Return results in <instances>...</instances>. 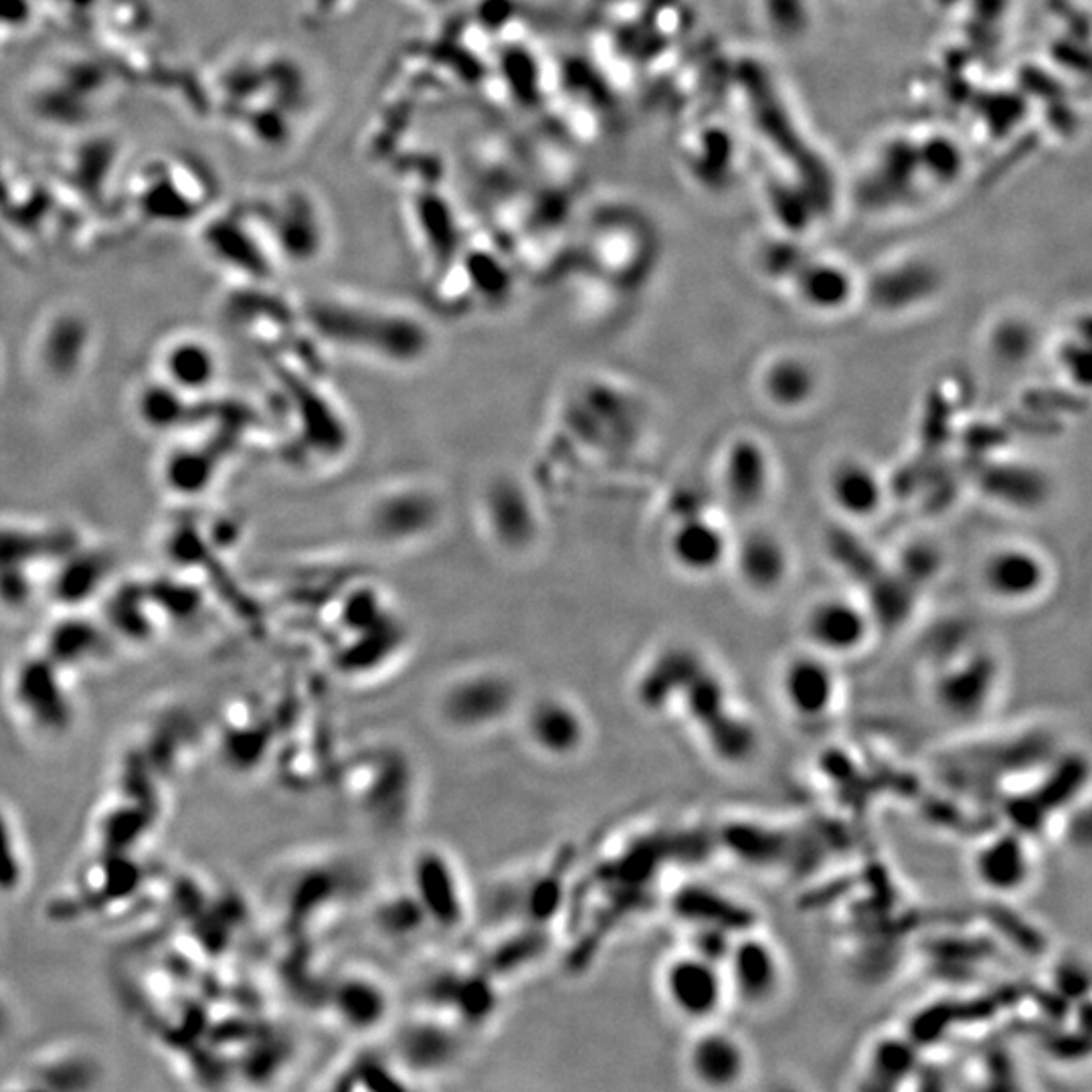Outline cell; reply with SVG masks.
I'll use <instances>...</instances> for the list:
<instances>
[{"label":"cell","instance_id":"15","mask_svg":"<svg viewBox=\"0 0 1092 1092\" xmlns=\"http://www.w3.org/2000/svg\"><path fill=\"white\" fill-rule=\"evenodd\" d=\"M13 690L15 708L32 732L55 738L73 725V704L51 672L23 666L13 680Z\"/></svg>","mask_w":1092,"mask_h":1092},{"label":"cell","instance_id":"7","mask_svg":"<svg viewBox=\"0 0 1092 1092\" xmlns=\"http://www.w3.org/2000/svg\"><path fill=\"white\" fill-rule=\"evenodd\" d=\"M777 478L771 446L755 433H736L719 457V484L728 504L743 513H757L769 502Z\"/></svg>","mask_w":1092,"mask_h":1092},{"label":"cell","instance_id":"22","mask_svg":"<svg viewBox=\"0 0 1092 1092\" xmlns=\"http://www.w3.org/2000/svg\"><path fill=\"white\" fill-rule=\"evenodd\" d=\"M170 377L184 385H205L209 383L212 363L205 346L199 344H179L168 355Z\"/></svg>","mask_w":1092,"mask_h":1092},{"label":"cell","instance_id":"6","mask_svg":"<svg viewBox=\"0 0 1092 1092\" xmlns=\"http://www.w3.org/2000/svg\"><path fill=\"white\" fill-rule=\"evenodd\" d=\"M1052 583L1048 556L1028 543L1009 541L994 546L979 565V585L987 599L1001 607H1028L1040 601Z\"/></svg>","mask_w":1092,"mask_h":1092},{"label":"cell","instance_id":"17","mask_svg":"<svg viewBox=\"0 0 1092 1092\" xmlns=\"http://www.w3.org/2000/svg\"><path fill=\"white\" fill-rule=\"evenodd\" d=\"M788 286L795 302L823 318L846 312L860 292L848 268L818 257H807Z\"/></svg>","mask_w":1092,"mask_h":1092},{"label":"cell","instance_id":"24","mask_svg":"<svg viewBox=\"0 0 1092 1092\" xmlns=\"http://www.w3.org/2000/svg\"><path fill=\"white\" fill-rule=\"evenodd\" d=\"M10 1011L13 1009H10L8 1001L0 996V1042L10 1033V1026H13V1014Z\"/></svg>","mask_w":1092,"mask_h":1092},{"label":"cell","instance_id":"20","mask_svg":"<svg viewBox=\"0 0 1092 1092\" xmlns=\"http://www.w3.org/2000/svg\"><path fill=\"white\" fill-rule=\"evenodd\" d=\"M945 563V554L935 541L914 539L898 550L892 569L918 591H925L939 578Z\"/></svg>","mask_w":1092,"mask_h":1092},{"label":"cell","instance_id":"10","mask_svg":"<svg viewBox=\"0 0 1092 1092\" xmlns=\"http://www.w3.org/2000/svg\"><path fill=\"white\" fill-rule=\"evenodd\" d=\"M732 541L727 526L708 510H688L669 530L667 556L680 573L706 578L727 569Z\"/></svg>","mask_w":1092,"mask_h":1092},{"label":"cell","instance_id":"9","mask_svg":"<svg viewBox=\"0 0 1092 1092\" xmlns=\"http://www.w3.org/2000/svg\"><path fill=\"white\" fill-rule=\"evenodd\" d=\"M975 884L998 898H1016L1028 892L1038 872V858L1030 836L1022 829H1000L977 844L970 860Z\"/></svg>","mask_w":1092,"mask_h":1092},{"label":"cell","instance_id":"5","mask_svg":"<svg viewBox=\"0 0 1092 1092\" xmlns=\"http://www.w3.org/2000/svg\"><path fill=\"white\" fill-rule=\"evenodd\" d=\"M877 634V623L862 597L821 595L801 615L803 645L838 664L864 654Z\"/></svg>","mask_w":1092,"mask_h":1092},{"label":"cell","instance_id":"16","mask_svg":"<svg viewBox=\"0 0 1092 1092\" xmlns=\"http://www.w3.org/2000/svg\"><path fill=\"white\" fill-rule=\"evenodd\" d=\"M981 494L1009 513H1033L1046 506L1052 482L1046 472L1024 459H998L979 476Z\"/></svg>","mask_w":1092,"mask_h":1092},{"label":"cell","instance_id":"2","mask_svg":"<svg viewBox=\"0 0 1092 1092\" xmlns=\"http://www.w3.org/2000/svg\"><path fill=\"white\" fill-rule=\"evenodd\" d=\"M660 994L667 1009L692 1028L719 1022L730 1005L723 961L695 947L672 955L664 963Z\"/></svg>","mask_w":1092,"mask_h":1092},{"label":"cell","instance_id":"12","mask_svg":"<svg viewBox=\"0 0 1092 1092\" xmlns=\"http://www.w3.org/2000/svg\"><path fill=\"white\" fill-rule=\"evenodd\" d=\"M728 569L751 595L773 597L786 589L791 578L793 552L775 530L751 528L732 541Z\"/></svg>","mask_w":1092,"mask_h":1092},{"label":"cell","instance_id":"8","mask_svg":"<svg viewBox=\"0 0 1092 1092\" xmlns=\"http://www.w3.org/2000/svg\"><path fill=\"white\" fill-rule=\"evenodd\" d=\"M684 1068L688 1078L704 1091H736L753 1074V1052L741 1033L714 1022L695 1028L686 1046Z\"/></svg>","mask_w":1092,"mask_h":1092},{"label":"cell","instance_id":"4","mask_svg":"<svg viewBox=\"0 0 1092 1092\" xmlns=\"http://www.w3.org/2000/svg\"><path fill=\"white\" fill-rule=\"evenodd\" d=\"M779 704L801 725H821L834 719L842 700L838 662L810 647L788 654L775 674Z\"/></svg>","mask_w":1092,"mask_h":1092},{"label":"cell","instance_id":"14","mask_svg":"<svg viewBox=\"0 0 1092 1092\" xmlns=\"http://www.w3.org/2000/svg\"><path fill=\"white\" fill-rule=\"evenodd\" d=\"M940 275L923 259H907L880 270L866 286V300L888 318L909 316L933 302L940 292Z\"/></svg>","mask_w":1092,"mask_h":1092},{"label":"cell","instance_id":"11","mask_svg":"<svg viewBox=\"0 0 1092 1092\" xmlns=\"http://www.w3.org/2000/svg\"><path fill=\"white\" fill-rule=\"evenodd\" d=\"M823 391L819 364L801 350H779L765 359L757 372L760 401L779 415L810 411Z\"/></svg>","mask_w":1092,"mask_h":1092},{"label":"cell","instance_id":"18","mask_svg":"<svg viewBox=\"0 0 1092 1092\" xmlns=\"http://www.w3.org/2000/svg\"><path fill=\"white\" fill-rule=\"evenodd\" d=\"M987 359L1001 370L1028 368L1042 350V333L1026 314H1001L983 336Z\"/></svg>","mask_w":1092,"mask_h":1092},{"label":"cell","instance_id":"1","mask_svg":"<svg viewBox=\"0 0 1092 1092\" xmlns=\"http://www.w3.org/2000/svg\"><path fill=\"white\" fill-rule=\"evenodd\" d=\"M1001 658L987 645H963L935 662L929 682L933 708L942 719L970 725L985 719L1000 700Z\"/></svg>","mask_w":1092,"mask_h":1092},{"label":"cell","instance_id":"3","mask_svg":"<svg viewBox=\"0 0 1092 1092\" xmlns=\"http://www.w3.org/2000/svg\"><path fill=\"white\" fill-rule=\"evenodd\" d=\"M730 1003L751 1014L769 1011L788 992L789 968L783 951L757 931H738L723 957Z\"/></svg>","mask_w":1092,"mask_h":1092},{"label":"cell","instance_id":"19","mask_svg":"<svg viewBox=\"0 0 1092 1092\" xmlns=\"http://www.w3.org/2000/svg\"><path fill=\"white\" fill-rule=\"evenodd\" d=\"M923 591L905 581L894 569L880 575L870 591L862 597L877 630H901L907 625Z\"/></svg>","mask_w":1092,"mask_h":1092},{"label":"cell","instance_id":"23","mask_svg":"<svg viewBox=\"0 0 1092 1092\" xmlns=\"http://www.w3.org/2000/svg\"><path fill=\"white\" fill-rule=\"evenodd\" d=\"M1091 342L1089 338L1080 340L1078 334L1066 338L1059 346V364H1061L1062 372L1064 377L1074 383V385H1083V387H1089V377H1091Z\"/></svg>","mask_w":1092,"mask_h":1092},{"label":"cell","instance_id":"21","mask_svg":"<svg viewBox=\"0 0 1092 1092\" xmlns=\"http://www.w3.org/2000/svg\"><path fill=\"white\" fill-rule=\"evenodd\" d=\"M27 862L15 821L0 807V894H15L25 880Z\"/></svg>","mask_w":1092,"mask_h":1092},{"label":"cell","instance_id":"13","mask_svg":"<svg viewBox=\"0 0 1092 1092\" xmlns=\"http://www.w3.org/2000/svg\"><path fill=\"white\" fill-rule=\"evenodd\" d=\"M823 485L829 506L849 522L877 518L888 500V484L879 465L860 455L838 457L827 468Z\"/></svg>","mask_w":1092,"mask_h":1092}]
</instances>
